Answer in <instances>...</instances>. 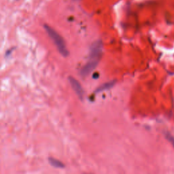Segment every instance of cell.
I'll return each mask as SVG.
<instances>
[{
  "label": "cell",
  "mask_w": 174,
  "mask_h": 174,
  "mask_svg": "<svg viewBox=\"0 0 174 174\" xmlns=\"http://www.w3.org/2000/svg\"><path fill=\"white\" fill-rule=\"evenodd\" d=\"M102 48L103 44L101 41H97L92 44L88 61L80 70V74L83 77L88 76L97 67L101 57Z\"/></svg>",
  "instance_id": "6da1fadb"
},
{
  "label": "cell",
  "mask_w": 174,
  "mask_h": 174,
  "mask_svg": "<svg viewBox=\"0 0 174 174\" xmlns=\"http://www.w3.org/2000/svg\"><path fill=\"white\" fill-rule=\"evenodd\" d=\"M44 28L48 35L52 39L54 43L55 44L56 46L57 47L59 52L61 54V55H63V57H67L69 55V52L66 48L65 43L62 37L55 30H54L52 28L46 25H44Z\"/></svg>",
  "instance_id": "7a4b0ae2"
},
{
  "label": "cell",
  "mask_w": 174,
  "mask_h": 174,
  "mask_svg": "<svg viewBox=\"0 0 174 174\" xmlns=\"http://www.w3.org/2000/svg\"><path fill=\"white\" fill-rule=\"evenodd\" d=\"M69 81L70 85L72 86V88L74 89V91L76 92V93L77 94L79 98L82 100L83 97H84V91H83L82 87L81 86L80 84L79 83V82L78 80H76L75 78H74L73 77H69Z\"/></svg>",
  "instance_id": "3957f363"
},
{
  "label": "cell",
  "mask_w": 174,
  "mask_h": 174,
  "mask_svg": "<svg viewBox=\"0 0 174 174\" xmlns=\"http://www.w3.org/2000/svg\"><path fill=\"white\" fill-rule=\"evenodd\" d=\"M114 84H115V82L114 81L108 82L105 83L104 85H101L99 87H98L97 89L95 91V93H99V92L104 91H105V90L110 89V88H111L112 86H114Z\"/></svg>",
  "instance_id": "277c9868"
},
{
  "label": "cell",
  "mask_w": 174,
  "mask_h": 174,
  "mask_svg": "<svg viewBox=\"0 0 174 174\" xmlns=\"http://www.w3.org/2000/svg\"><path fill=\"white\" fill-rule=\"evenodd\" d=\"M48 161L52 167H56V168H64L65 167V165L62 162H61L60 160L54 159V158H51V157L49 158Z\"/></svg>",
  "instance_id": "5b68a950"
},
{
  "label": "cell",
  "mask_w": 174,
  "mask_h": 174,
  "mask_svg": "<svg viewBox=\"0 0 174 174\" xmlns=\"http://www.w3.org/2000/svg\"><path fill=\"white\" fill-rule=\"evenodd\" d=\"M165 137L166 138H167V140H168V141L170 142L171 144H172V146H173L174 148V137L173 135H171L170 134V133H165Z\"/></svg>",
  "instance_id": "8992f818"
}]
</instances>
